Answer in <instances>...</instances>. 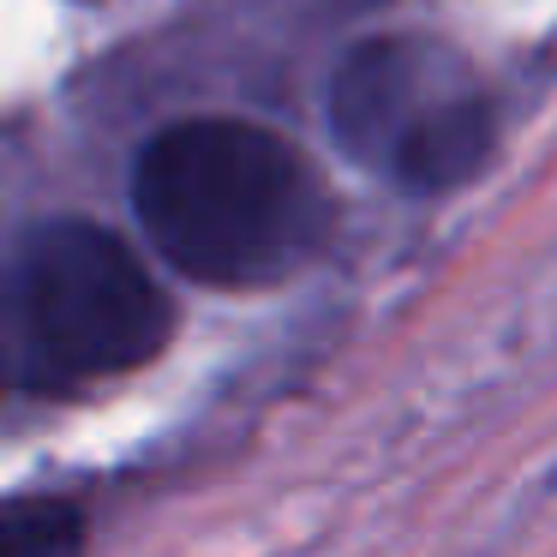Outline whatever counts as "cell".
Returning a JSON list of instances; mask_svg holds the SVG:
<instances>
[{
    "label": "cell",
    "instance_id": "cell-1",
    "mask_svg": "<svg viewBox=\"0 0 557 557\" xmlns=\"http://www.w3.org/2000/svg\"><path fill=\"white\" fill-rule=\"evenodd\" d=\"M138 216L198 282L288 276L330 222L312 162L246 121H181L138 162Z\"/></svg>",
    "mask_w": 557,
    "mask_h": 557
},
{
    "label": "cell",
    "instance_id": "cell-2",
    "mask_svg": "<svg viewBox=\"0 0 557 557\" xmlns=\"http://www.w3.org/2000/svg\"><path fill=\"white\" fill-rule=\"evenodd\" d=\"M0 324L30 384H90L162 348L169 300L114 234L49 222L0 276Z\"/></svg>",
    "mask_w": 557,
    "mask_h": 557
},
{
    "label": "cell",
    "instance_id": "cell-3",
    "mask_svg": "<svg viewBox=\"0 0 557 557\" xmlns=\"http://www.w3.org/2000/svg\"><path fill=\"white\" fill-rule=\"evenodd\" d=\"M461 90V66L432 42H366L342 61L330 114L354 157L389 162L396 145L420 126L425 109Z\"/></svg>",
    "mask_w": 557,
    "mask_h": 557
},
{
    "label": "cell",
    "instance_id": "cell-4",
    "mask_svg": "<svg viewBox=\"0 0 557 557\" xmlns=\"http://www.w3.org/2000/svg\"><path fill=\"white\" fill-rule=\"evenodd\" d=\"M485 150H492V102L473 97V90L461 85V90H449L437 109L420 114V126L401 138L396 157H389L384 169L396 174V181L432 193V186L468 181V174L485 162Z\"/></svg>",
    "mask_w": 557,
    "mask_h": 557
},
{
    "label": "cell",
    "instance_id": "cell-5",
    "mask_svg": "<svg viewBox=\"0 0 557 557\" xmlns=\"http://www.w3.org/2000/svg\"><path fill=\"white\" fill-rule=\"evenodd\" d=\"M78 545V521L61 504H18L0 509V552H66Z\"/></svg>",
    "mask_w": 557,
    "mask_h": 557
}]
</instances>
